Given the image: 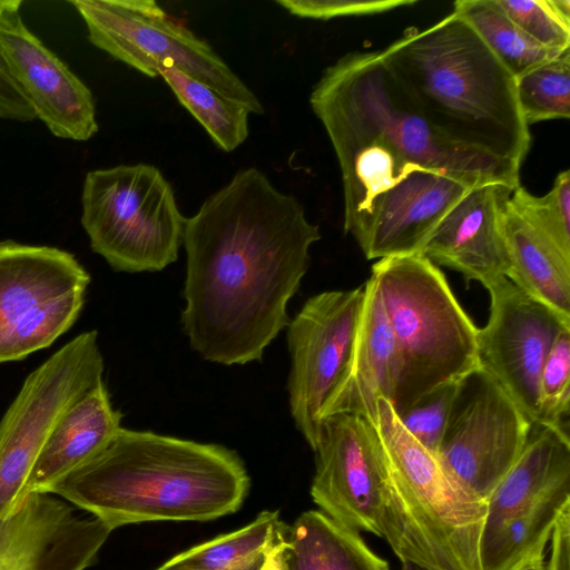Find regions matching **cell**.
<instances>
[{"instance_id":"obj_32","label":"cell","mask_w":570,"mask_h":570,"mask_svg":"<svg viewBox=\"0 0 570 570\" xmlns=\"http://www.w3.org/2000/svg\"><path fill=\"white\" fill-rule=\"evenodd\" d=\"M291 14L315 20L368 16L415 4L416 0H276Z\"/></svg>"},{"instance_id":"obj_22","label":"cell","mask_w":570,"mask_h":570,"mask_svg":"<svg viewBox=\"0 0 570 570\" xmlns=\"http://www.w3.org/2000/svg\"><path fill=\"white\" fill-rule=\"evenodd\" d=\"M284 570H391L358 531L318 510L303 512L285 530Z\"/></svg>"},{"instance_id":"obj_14","label":"cell","mask_w":570,"mask_h":570,"mask_svg":"<svg viewBox=\"0 0 570 570\" xmlns=\"http://www.w3.org/2000/svg\"><path fill=\"white\" fill-rule=\"evenodd\" d=\"M313 451L311 497L320 511L380 537L382 448L375 425L356 415L326 416Z\"/></svg>"},{"instance_id":"obj_2","label":"cell","mask_w":570,"mask_h":570,"mask_svg":"<svg viewBox=\"0 0 570 570\" xmlns=\"http://www.w3.org/2000/svg\"><path fill=\"white\" fill-rule=\"evenodd\" d=\"M320 238L295 196L255 167L238 170L186 222L181 324L190 346L224 365L261 361L291 321L287 304Z\"/></svg>"},{"instance_id":"obj_20","label":"cell","mask_w":570,"mask_h":570,"mask_svg":"<svg viewBox=\"0 0 570 570\" xmlns=\"http://www.w3.org/2000/svg\"><path fill=\"white\" fill-rule=\"evenodd\" d=\"M570 484L568 432L532 424L528 441L508 473L487 499L483 531L556 489Z\"/></svg>"},{"instance_id":"obj_17","label":"cell","mask_w":570,"mask_h":570,"mask_svg":"<svg viewBox=\"0 0 570 570\" xmlns=\"http://www.w3.org/2000/svg\"><path fill=\"white\" fill-rule=\"evenodd\" d=\"M514 189L485 184L469 190L443 217L426 240L422 255L484 287L509 274L502 213Z\"/></svg>"},{"instance_id":"obj_25","label":"cell","mask_w":570,"mask_h":570,"mask_svg":"<svg viewBox=\"0 0 570 570\" xmlns=\"http://www.w3.org/2000/svg\"><path fill=\"white\" fill-rule=\"evenodd\" d=\"M453 7L514 78L563 53L532 40L495 0H456Z\"/></svg>"},{"instance_id":"obj_9","label":"cell","mask_w":570,"mask_h":570,"mask_svg":"<svg viewBox=\"0 0 570 570\" xmlns=\"http://www.w3.org/2000/svg\"><path fill=\"white\" fill-rule=\"evenodd\" d=\"M91 277L65 249L0 242V363L49 347L77 322Z\"/></svg>"},{"instance_id":"obj_15","label":"cell","mask_w":570,"mask_h":570,"mask_svg":"<svg viewBox=\"0 0 570 570\" xmlns=\"http://www.w3.org/2000/svg\"><path fill=\"white\" fill-rule=\"evenodd\" d=\"M21 0H0V55L14 82L49 131L87 141L99 130L88 86L24 23Z\"/></svg>"},{"instance_id":"obj_19","label":"cell","mask_w":570,"mask_h":570,"mask_svg":"<svg viewBox=\"0 0 570 570\" xmlns=\"http://www.w3.org/2000/svg\"><path fill=\"white\" fill-rule=\"evenodd\" d=\"M121 417L104 380L73 402L52 429L20 501L32 493L49 494L53 485L110 442L121 429Z\"/></svg>"},{"instance_id":"obj_36","label":"cell","mask_w":570,"mask_h":570,"mask_svg":"<svg viewBox=\"0 0 570 570\" xmlns=\"http://www.w3.org/2000/svg\"><path fill=\"white\" fill-rule=\"evenodd\" d=\"M284 540H285V532H284L283 537L278 540V542L268 552V554L266 556L259 570H284V562H283Z\"/></svg>"},{"instance_id":"obj_7","label":"cell","mask_w":570,"mask_h":570,"mask_svg":"<svg viewBox=\"0 0 570 570\" xmlns=\"http://www.w3.org/2000/svg\"><path fill=\"white\" fill-rule=\"evenodd\" d=\"M81 225L92 252L117 272H159L178 258L187 218L161 171L149 164L90 170Z\"/></svg>"},{"instance_id":"obj_27","label":"cell","mask_w":570,"mask_h":570,"mask_svg":"<svg viewBox=\"0 0 570 570\" xmlns=\"http://www.w3.org/2000/svg\"><path fill=\"white\" fill-rule=\"evenodd\" d=\"M521 115L528 126L570 117V50L515 78Z\"/></svg>"},{"instance_id":"obj_5","label":"cell","mask_w":570,"mask_h":570,"mask_svg":"<svg viewBox=\"0 0 570 570\" xmlns=\"http://www.w3.org/2000/svg\"><path fill=\"white\" fill-rule=\"evenodd\" d=\"M375 428L382 448L380 538L402 563L421 570H482L487 501L450 475L384 399Z\"/></svg>"},{"instance_id":"obj_1","label":"cell","mask_w":570,"mask_h":570,"mask_svg":"<svg viewBox=\"0 0 570 570\" xmlns=\"http://www.w3.org/2000/svg\"><path fill=\"white\" fill-rule=\"evenodd\" d=\"M337 158L344 232L367 259L421 254L472 188L520 186V166L451 140L417 111L380 50L326 67L309 95Z\"/></svg>"},{"instance_id":"obj_38","label":"cell","mask_w":570,"mask_h":570,"mask_svg":"<svg viewBox=\"0 0 570 570\" xmlns=\"http://www.w3.org/2000/svg\"><path fill=\"white\" fill-rule=\"evenodd\" d=\"M400 570H421V569L411 563L403 562Z\"/></svg>"},{"instance_id":"obj_23","label":"cell","mask_w":570,"mask_h":570,"mask_svg":"<svg viewBox=\"0 0 570 570\" xmlns=\"http://www.w3.org/2000/svg\"><path fill=\"white\" fill-rule=\"evenodd\" d=\"M278 511H263L254 521L180 552L155 570H259L283 537Z\"/></svg>"},{"instance_id":"obj_31","label":"cell","mask_w":570,"mask_h":570,"mask_svg":"<svg viewBox=\"0 0 570 570\" xmlns=\"http://www.w3.org/2000/svg\"><path fill=\"white\" fill-rule=\"evenodd\" d=\"M459 382L433 390L412 406L396 414L404 429L435 455L444 435Z\"/></svg>"},{"instance_id":"obj_26","label":"cell","mask_w":570,"mask_h":570,"mask_svg":"<svg viewBox=\"0 0 570 570\" xmlns=\"http://www.w3.org/2000/svg\"><path fill=\"white\" fill-rule=\"evenodd\" d=\"M158 76L223 151L230 153L247 139L250 112L244 106L179 69L159 68Z\"/></svg>"},{"instance_id":"obj_28","label":"cell","mask_w":570,"mask_h":570,"mask_svg":"<svg viewBox=\"0 0 570 570\" xmlns=\"http://www.w3.org/2000/svg\"><path fill=\"white\" fill-rule=\"evenodd\" d=\"M510 206L537 233L570 261V170L560 171L552 188L535 196L518 186L510 195Z\"/></svg>"},{"instance_id":"obj_16","label":"cell","mask_w":570,"mask_h":570,"mask_svg":"<svg viewBox=\"0 0 570 570\" xmlns=\"http://www.w3.org/2000/svg\"><path fill=\"white\" fill-rule=\"evenodd\" d=\"M111 531L53 494H28L0 517V570H85Z\"/></svg>"},{"instance_id":"obj_12","label":"cell","mask_w":570,"mask_h":570,"mask_svg":"<svg viewBox=\"0 0 570 570\" xmlns=\"http://www.w3.org/2000/svg\"><path fill=\"white\" fill-rule=\"evenodd\" d=\"M364 299V286L309 297L289 321V409L313 450L321 412L348 365Z\"/></svg>"},{"instance_id":"obj_33","label":"cell","mask_w":570,"mask_h":570,"mask_svg":"<svg viewBox=\"0 0 570 570\" xmlns=\"http://www.w3.org/2000/svg\"><path fill=\"white\" fill-rule=\"evenodd\" d=\"M0 118L6 120L28 122L36 115L11 77L0 55Z\"/></svg>"},{"instance_id":"obj_34","label":"cell","mask_w":570,"mask_h":570,"mask_svg":"<svg viewBox=\"0 0 570 570\" xmlns=\"http://www.w3.org/2000/svg\"><path fill=\"white\" fill-rule=\"evenodd\" d=\"M549 541L547 570H570V502L560 510Z\"/></svg>"},{"instance_id":"obj_18","label":"cell","mask_w":570,"mask_h":570,"mask_svg":"<svg viewBox=\"0 0 570 570\" xmlns=\"http://www.w3.org/2000/svg\"><path fill=\"white\" fill-rule=\"evenodd\" d=\"M364 286V299L351 358L346 371L324 404L322 419L335 414L377 421V401L393 402L400 360L377 284L371 276Z\"/></svg>"},{"instance_id":"obj_10","label":"cell","mask_w":570,"mask_h":570,"mask_svg":"<svg viewBox=\"0 0 570 570\" xmlns=\"http://www.w3.org/2000/svg\"><path fill=\"white\" fill-rule=\"evenodd\" d=\"M98 333L86 331L36 367L0 420V517L19 503L26 482L65 411L101 382Z\"/></svg>"},{"instance_id":"obj_35","label":"cell","mask_w":570,"mask_h":570,"mask_svg":"<svg viewBox=\"0 0 570 570\" xmlns=\"http://www.w3.org/2000/svg\"><path fill=\"white\" fill-rule=\"evenodd\" d=\"M550 538L542 539L508 570H547L546 548Z\"/></svg>"},{"instance_id":"obj_6","label":"cell","mask_w":570,"mask_h":570,"mask_svg":"<svg viewBox=\"0 0 570 570\" xmlns=\"http://www.w3.org/2000/svg\"><path fill=\"white\" fill-rule=\"evenodd\" d=\"M392 330L400 376L392 404L402 413L433 390L479 368L478 331L445 276L422 254L372 266Z\"/></svg>"},{"instance_id":"obj_8","label":"cell","mask_w":570,"mask_h":570,"mask_svg":"<svg viewBox=\"0 0 570 570\" xmlns=\"http://www.w3.org/2000/svg\"><path fill=\"white\" fill-rule=\"evenodd\" d=\"M96 48L154 78L159 68H176L263 115L254 91L203 38L173 19L153 0H72Z\"/></svg>"},{"instance_id":"obj_21","label":"cell","mask_w":570,"mask_h":570,"mask_svg":"<svg viewBox=\"0 0 570 570\" xmlns=\"http://www.w3.org/2000/svg\"><path fill=\"white\" fill-rule=\"evenodd\" d=\"M502 233L510 266L508 279L570 318V261L521 218L509 202L502 213Z\"/></svg>"},{"instance_id":"obj_29","label":"cell","mask_w":570,"mask_h":570,"mask_svg":"<svg viewBox=\"0 0 570 570\" xmlns=\"http://www.w3.org/2000/svg\"><path fill=\"white\" fill-rule=\"evenodd\" d=\"M539 397L537 424L567 432L563 424L570 406V328L559 334L546 358Z\"/></svg>"},{"instance_id":"obj_3","label":"cell","mask_w":570,"mask_h":570,"mask_svg":"<svg viewBox=\"0 0 570 570\" xmlns=\"http://www.w3.org/2000/svg\"><path fill=\"white\" fill-rule=\"evenodd\" d=\"M249 476L236 452L121 428L49 494L111 530L149 521H209L236 512Z\"/></svg>"},{"instance_id":"obj_30","label":"cell","mask_w":570,"mask_h":570,"mask_svg":"<svg viewBox=\"0 0 570 570\" xmlns=\"http://www.w3.org/2000/svg\"><path fill=\"white\" fill-rule=\"evenodd\" d=\"M505 14L532 40L556 52L570 50V24L549 0H495Z\"/></svg>"},{"instance_id":"obj_4","label":"cell","mask_w":570,"mask_h":570,"mask_svg":"<svg viewBox=\"0 0 570 570\" xmlns=\"http://www.w3.org/2000/svg\"><path fill=\"white\" fill-rule=\"evenodd\" d=\"M380 53L433 128L521 167L531 136L515 78L463 18L452 11L425 29L409 28Z\"/></svg>"},{"instance_id":"obj_37","label":"cell","mask_w":570,"mask_h":570,"mask_svg":"<svg viewBox=\"0 0 570 570\" xmlns=\"http://www.w3.org/2000/svg\"><path fill=\"white\" fill-rule=\"evenodd\" d=\"M556 12L570 24V0H549Z\"/></svg>"},{"instance_id":"obj_13","label":"cell","mask_w":570,"mask_h":570,"mask_svg":"<svg viewBox=\"0 0 570 570\" xmlns=\"http://www.w3.org/2000/svg\"><path fill=\"white\" fill-rule=\"evenodd\" d=\"M485 288L490 313L478 331L479 368L537 424L541 371L559 334L570 328V318L530 297L507 277Z\"/></svg>"},{"instance_id":"obj_24","label":"cell","mask_w":570,"mask_h":570,"mask_svg":"<svg viewBox=\"0 0 570 570\" xmlns=\"http://www.w3.org/2000/svg\"><path fill=\"white\" fill-rule=\"evenodd\" d=\"M569 490L570 484L560 487L483 531L482 570H508L542 539L550 538L560 510L570 502Z\"/></svg>"},{"instance_id":"obj_11","label":"cell","mask_w":570,"mask_h":570,"mask_svg":"<svg viewBox=\"0 0 570 570\" xmlns=\"http://www.w3.org/2000/svg\"><path fill=\"white\" fill-rule=\"evenodd\" d=\"M532 423L481 368L459 382L436 458L472 494L487 501L521 454Z\"/></svg>"}]
</instances>
